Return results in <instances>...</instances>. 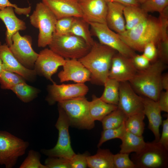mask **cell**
<instances>
[{"instance_id":"cell-42","label":"cell","mask_w":168,"mask_h":168,"mask_svg":"<svg viewBox=\"0 0 168 168\" xmlns=\"http://www.w3.org/2000/svg\"><path fill=\"white\" fill-rule=\"evenodd\" d=\"M8 7H12L14 8V11L18 14L28 15L30 12L31 7L20 8L15 4L12 3L9 0H0V10Z\"/></svg>"},{"instance_id":"cell-8","label":"cell","mask_w":168,"mask_h":168,"mask_svg":"<svg viewBox=\"0 0 168 168\" xmlns=\"http://www.w3.org/2000/svg\"><path fill=\"white\" fill-rule=\"evenodd\" d=\"M28 142L6 131H0V164L12 168L18 158L24 155Z\"/></svg>"},{"instance_id":"cell-4","label":"cell","mask_w":168,"mask_h":168,"mask_svg":"<svg viewBox=\"0 0 168 168\" xmlns=\"http://www.w3.org/2000/svg\"><path fill=\"white\" fill-rule=\"evenodd\" d=\"M48 46L65 59H78L87 54L91 47L82 38L71 33L63 35L54 34Z\"/></svg>"},{"instance_id":"cell-27","label":"cell","mask_w":168,"mask_h":168,"mask_svg":"<svg viewBox=\"0 0 168 168\" xmlns=\"http://www.w3.org/2000/svg\"><path fill=\"white\" fill-rule=\"evenodd\" d=\"M104 89L100 99L105 102L117 105L119 100V82L108 78L104 83Z\"/></svg>"},{"instance_id":"cell-7","label":"cell","mask_w":168,"mask_h":168,"mask_svg":"<svg viewBox=\"0 0 168 168\" xmlns=\"http://www.w3.org/2000/svg\"><path fill=\"white\" fill-rule=\"evenodd\" d=\"M131 157L136 168H165L168 166V150L157 142H146L142 151Z\"/></svg>"},{"instance_id":"cell-40","label":"cell","mask_w":168,"mask_h":168,"mask_svg":"<svg viewBox=\"0 0 168 168\" xmlns=\"http://www.w3.org/2000/svg\"><path fill=\"white\" fill-rule=\"evenodd\" d=\"M142 52V54L150 62L153 63L157 60V49L156 44L153 42H150L146 44Z\"/></svg>"},{"instance_id":"cell-29","label":"cell","mask_w":168,"mask_h":168,"mask_svg":"<svg viewBox=\"0 0 168 168\" xmlns=\"http://www.w3.org/2000/svg\"><path fill=\"white\" fill-rule=\"evenodd\" d=\"M145 116L142 112L128 116L124 123L126 131L138 136H142Z\"/></svg>"},{"instance_id":"cell-47","label":"cell","mask_w":168,"mask_h":168,"mask_svg":"<svg viewBox=\"0 0 168 168\" xmlns=\"http://www.w3.org/2000/svg\"><path fill=\"white\" fill-rule=\"evenodd\" d=\"M4 70L2 63L1 59L0 58V74L3 70Z\"/></svg>"},{"instance_id":"cell-16","label":"cell","mask_w":168,"mask_h":168,"mask_svg":"<svg viewBox=\"0 0 168 168\" xmlns=\"http://www.w3.org/2000/svg\"><path fill=\"white\" fill-rule=\"evenodd\" d=\"M63 70L58 74L61 82L72 81L77 83H84L91 81V74L78 59H66Z\"/></svg>"},{"instance_id":"cell-15","label":"cell","mask_w":168,"mask_h":168,"mask_svg":"<svg viewBox=\"0 0 168 168\" xmlns=\"http://www.w3.org/2000/svg\"><path fill=\"white\" fill-rule=\"evenodd\" d=\"M138 71L133 63L132 58L117 52L112 59L108 77L119 82H129Z\"/></svg>"},{"instance_id":"cell-34","label":"cell","mask_w":168,"mask_h":168,"mask_svg":"<svg viewBox=\"0 0 168 168\" xmlns=\"http://www.w3.org/2000/svg\"><path fill=\"white\" fill-rule=\"evenodd\" d=\"M40 155L38 152L30 150L26 157L20 166V168H47L40 161Z\"/></svg>"},{"instance_id":"cell-26","label":"cell","mask_w":168,"mask_h":168,"mask_svg":"<svg viewBox=\"0 0 168 168\" xmlns=\"http://www.w3.org/2000/svg\"><path fill=\"white\" fill-rule=\"evenodd\" d=\"M123 14L126 30H129L138 25L148 15L140 6H125Z\"/></svg>"},{"instance_id":"cell-36","label":"cell","mask_w":168,"mask_h":168,"mask_svg":"<svg viewBox=\"0 0 168 168\" xmlns=\"http://www.w3.org/2000/svg\"><path fill=\"white\" fill-rule=\"evenodd\" d=\"M75 17H68L57 19L54 34L57 35H63L70 33Z\"/></svg>"},{"instance_id":"cell-22","label":"cell","mask_w":168,"mask_h":168,"mask_svg":"<svg viewBox=\"0 0 168 168\" xmlns=\"http://www.w3.org/2000/svg\"><path fill=\"white\" fill-rule=\"evenodd\" d=\"M108 9L106 24L112 30L120 34L126 30L123 11L125 6L115 2H107Z\"/></svg>"},{"instance_id":"cell-30","label":"cell","mask_w":168,"mask_h":168,"mask_svg":"<svg viewBox=\"0 0 168 168\" xmlns=\"http://www.w3.org/2000/svg\"><path fill=\"white\" fill-rule=\"evenodd\" d=\"M128 117L118 107L106 116L101 121L103 129L119 127L125 123Z\"/></svg>"},{"instance_id":"cell-1","label":"cell","mask_w":168,"mask_h":168,"mask_svg":"<svg viewBox=\"0 0 168 168\" xmlns=\"http://www.w3.org/2000/svg\"><path fill=\"white\" fill-rule=\"evenodd\" d=\"M116 53L111 48L95 42L88 53L78 60L90 72V81L104 85L108 78L112 59Z\"/></svg>"},{"instance_id":"cell-9","label":"cell","mask_w":168,"mask_h":168,"mask_svg":"<svg viewBox=\"0 0 168 168\" xmlns=\"http://www.w3.org/2000/svg\"><path fill=\"white\" fill-rule=\"evenodd\" d=\"M58 117L55 126L58 132L56 144L49 149H42L41 152L50 157H60L70 160L76 154L71 146L68 117L63 109L58 105Z\"/></svg>"},{"instance_id":"cell-38","label":"cell","mask_w":168,"mask_h":168,"mask_svg":"<svg viewBox=\"0 0 168 168\" xmlns=\"http://www.w3.org/2000/svg\"><path fill=\"white\" fill-rule=\"evenodd\" d=\"M44 165L47 168H71L70 160L63 157H49Z\"/></svg>"},{"instance_id":"cell-32","label":"cell","mask_w":168,"mask_h":168,"mask_svg":"<svg viewBox=\"0 0 168 168\" xmlns=\"http://www.w3.org/2000/svg\"><path fill=\"white\" fill-rule=\"evenodd\" d=\"M23 82H25V79L16 73L3 70L0 74V83L2 89L11 90L16 85Z\"/></svg>"},{"instance_id":"cell-20","label":"cell","mask_w":168,"mask_h":168,"mask_svg":"<svg viewBox=\"0 0 168 168\" xmlns=\"http://www.w3.org/2000/svg\"><path fill=\"white\" fill-rule=\"evenodd\" d=\"M143 97V112L148 119V127L154 135L155 140L153 141L158 142L160 137V127L162 122L161 111L157 101Z\"/></svg>"},{"instance_id":"cell-11","label":"cell","mask_w":168,"mask_h":168,"mask_svg":"<svg viewBox=\"0 0 168 168\" xmlns=\"http://www.w3.org/2000/svg\"><path fill=\"white\" fill-rule=\"evenodd\" d=\"M12 43L9 48L14 56L24 66L32 69L39 54L32 48L31 37L21 36L17 31L12 35Z\"/></svg>"},{"instance_id":"cell-46","label":"cell","mask_w":168,"mask_h":168,"mask_svg":"<svg viewBox=\"0 0 168 168\" xmlns=\"http://www.w3.org/2000/svg\"><path fill=\"white\" fill-rule=\"evenodd\" d=\"M161 84L162 89L168 90V73L162 74L161 78Z\"/></svg>"},{"instance_id":"cell-31","label":"cell","mask_w":168,"mask_h":168,"mask_svg":"<svg viewBox=\"0 0 168 168\" xmlns=\"http://www.w3.org/2000/svg\"><path fill=\"white\" fill-rule=\"evenodd\" d=\"M22 102H29L37 96L39 90L25 82L19 83L11 90Z\"/></svg>"},{"instance_id":"cell-37","label":"cell","mask_w":168,"mask_h":168,"mask_svg":"<svg viewBox=\"0 0 168 168\" xmlns=\"http://www.w3.org/2000/svg\"><path fill=\"white\" fill-rule=\"evenodd\" d=\"M129 154L119 152L113 156L115 168H136L133 161L129 157Z\"/></svg>"},{"instance_id":"cell-6","label":"cell","mask_w":168,"mask_h":168,"mask_svg":"<svg viewBox=\"0 0 168 168\" xmlns=\"http://www.w3.org/2000/svg\"><path fill=\"white\" fill-rule=\"evenodd\" d=\"M30 19L31 25L39 30L38 46L44 47L48 45L55 30L57 19L54 15L42 2L36 4Z\"/></svg>"},{"instance_id":"cell-23","label":"cell","mask_w":168,"mask_h":168,"mask_svg":"<svg viewBox=\"0 0 168 168\" xmlns=\"http://www.w3.org/2000/svg\"><path fill=\"white\" fill-rule=\"evenodd\" d=\"M120 139L122 143L119 152L122 153H138L143 149L146 143L142 136H138L127 131Z\"/></svg>"},{"instance_id":"cell-24","label":"cell","mask_w":168,"mask_h":168,"mask_svg":"<svg viewBox=\"0 0 168 168\" xmlns=\"http://www.w3.org/2000/svg\"><path fill=\"white\" fill-rule=\"evenodd\" d=\"M117 108V105L106 103L94 95L91 101L89 102L90 114L94 121L101 122L106 116Z\"/></svg>"},{"instance_id":"cell-17","label":"cell","mask_w":168,"mask_h":168,"mask_svg":"<svg viewBox=\"0 0 168 168\" xmlns=\"http://www.w3.org/2000/svg\"><path fill=\"white\" fill-rule=\"evenodd\" d=\"M0 58L4 70L18 74L28 81H32L36 77L35 70L26 68L19 62L14 56L7 44H0Z\"/></svg>"},{"instance_id":"cell-5","label":"cell","mask_w":168,"mask_h":168,"mask_svg":"<svg viewBox=\"0 0 168 168\" xmlns=\"http://www.w3.org/2000/svg\"><path fill=\"white\" fill-rule=\"evenodd\" d=\"M89 101L85 96L58 102V105L64 110L70 125L81 129H91L95 121L89 110Z\"/></svg>"},{"instance_id":"cell-25","label":"cell","mask_w":168,"mask_h":168,"mask_svg":"<svg viewBox=\"0 0 168 168\" xmlns=\"http://www.w3.org/2000/svg\"><path fill=\"white\" fill-rule=\"evenodd\" d=\"M113 156L109 149L99 148L96 154L87 156L88 167L90 168H115Z\"/></svg>"},{"instance_id":"cell-2","label":"cell","mask_w":168,"mask_h":168,"mask_svg":"<svg viewBox=\"0 0 168 168\" xmlns=\"http://www.w3.org/2000/svg\"><path fill=\"white\" fill-rule=\"evenodd\" d=\"M120 38L134 51L142 52L146 44L153 42L156 46L161 40V26L159 18L148 15L142 22L132 29L118 34Z\"/></svg>"},{"instance_id":"cell-18","label":"cell","mask_w":168,"mask_h":168,"mask_svg":"<svg viewBox=\"0 0 168 168\" xmlns=\"http://www.w3.org/2000/svg\"><path fill=\"white\" fill-rule=\"evenodd\" d=\"M79 3L82 18L88 23L106 24L108 6L105 0H86Z\"/></svg>"},{"instance_id":"cell-12","label":"cell","mask_w":168,"mask_h":168,"mask_svg":"<svg viewBox=\"0 0 168 168\" xmlns=\"http://www.w3.org/2000/svg\"><path fill=\"white\" fill-rule=\"evenodd\" d=\"M46 100L50 105L77 97L85 96L89 88L84 83L58 85L55 82L48 86Z\"/></svg>"},{"instance_id":"cell-28","label":"cell","mask_w":168,"mask_h":168,"mask_svg":"<svg viewBox=\"0 0 168 168\" xmlns=\"http://www.w3.org/2000/svg\"><path fill=\"white\" fill-rule=\"evenodd\" d=\"M89 25L82 18L75 17L70 33L81 38L91 47L95 41L92 37Z\"/></svg>"},{"instance_id":"cell-49","label":"cell","mask_w":168,"mask_h":168,"mask_svg":"<svg viewBox=\"0 0 168 168\" xmlns=\"http://www.w3.org/2000/svg\"><path fill=\"white\" fill-rule=\"evenodd\" d=\"M77 0L79 3H80L82 2H83L86 0Z\"/></svg>"},{"instance_id":"cell-43","label":"cell","mask_w":168,"mask_h":168,"mask_svg":"<svg viewBox=\"0 0 168 168\" xmlns=\"http://www.w3.org/2000/svg\"><path fill=\"white\" fill-rule=\"evenodd\" d=\"M162 129L161 136L157 142L168 150V118L162 121Z\"/></svg>"},{"instance_id":"cell-45","label":"cell","mask_w":168,"mask_h":168,"mask_svg":"<svg viewBox=\"0 0 168 168\" xmlns=\"http://www.w3.org/2000/svg\"><path fill=\"white\" fill-rule=\"evenodd\" d=\"M107 2H117L125 6H139L140 4L137 0H105Z\"/></svg>"},{"instance_id":"cell-33","label":"cell","mask_w":168,"mask_h":168,"mask_svg":"<svg viewBox=\"0 0 168 168\" xmlns=\"http://www.w3.org/2000/svg\"><path fill=\"white\" fill-rule=\"evenodd\" d=\"M124 123L116 128L103 129L101 133L97 147L99 148L104 143L108 140L117 138L121 139L126 131Z\"/></svg>"},{"instance_id":"cell-13","label":"cell","mask_w":168,"mask_h":168,"mask_svg":"<svg viewBox=\"0 0 168 168\" xmlns=\"http://www.w3.org/2000/svg\"><path fill=\"white\" fill-rule=\"evenodd\" d=\"M143 97L133 90L129 82H119L118 107L128 116L143 112Z\"/></svg>"},{"instance_id":"cell-39","label":"cell","mask_w":168,"mask_h":168,"mask_svg":"<svg viewBox=\"0 0 168 168\" xmlns=\"http://www.w3.org/2000/svg\"><path fill=\"white\" fill-rule=\"evenodd\" d=\"M87 153L75 154L70 160L71 168H86L88 167Z\"/></svg>"},{"instance_id":"cell-48","label":"cell","mask_w":168,"mask_h":168,"mask_svg":"<svg viewBox=\"0 0 168 168\" xmlns=\"http://www.w3.org/2000/svg\"><path fill=\"white\" fill-rule=\"evenodd\" d=\"M147 0H137L139 4H142Z\"/></svg>"},{"instance_id":"cell-21","label":"cell","mask_w":168,"mask_h":168,"mask_svg":"<svg viewBox=\"0 0 168 168\" xmlns=\"http://www.w3.org/2000/svg\"><path fill=\"white\" fill-rule=\"evenodd\" d=\"M13 8L12 7H8L0 10V19L7 28L6 40L9 47L12 44V35L17 32L24 30L26 28L25 23L16 16Z\"/></svg>"},{"instance_id":"cell-3","label":"cell","mask_w":168,"mask_h":168,"mask_svg":"<svg viewBox=\"0 0 168 168\" xmlns=\"http://www.w3.org/2000/svg\"><path fill=\"white\" fill-rule=\"evenodd\" d=\"M165 68V63L157 60L147 68L138 71L129 82L139 95L157 101L163 90L161 78Z\"/></svg>"},{"instance_id":"cell-41","label":"cell","mask_w":168,"mask_h":168,"mask_svg":"<svg viewBox=\"0 0 168 168\" xmlns=\"http://www.w3.org/2000/svg\"><path fill=\"white\" fill-rule=\"evenodd\" d=\"M132 59L133 63L138 71L144 70L148 68L150 65V61L142 54H136Z\"/></svg>"},{"instance_id":"cell-14","label":"cell","mask_w":168,"mask_h":168,"mask_svg":"<svg viewBox=\"0 0 168 168\" xmlns=\"http://www.w3.org/2000/svg\"><path fill=\"white\" fill-rule=\"evenodd\" d=\"M66 59L50 49L45 48L41 51L35 63L34 68L37 74H39L52 82V78L58 68L63 66Z\"/></svg>"},{"instance_id":"cell-10","label":"cell","mask_w":168,"mask_h":168,"mask_svg":"<svg viewBox=\"0 0 168 168\" xmlns=\"http://www.w3.org/2000/svg\"><path fill=\"white\" fill-rule=\"evenodd\" d=\"M93 34L100 44L109 47L124 56L133 57L136 54L120 38L118 33L110 29L106 24L89 23Z\"/></svg>"},{"instance_id":"cell-44","label":"cell","mask_w":168,"mask_h":168,"mask_svg":"<svg viewBox=\"0 0 168 168\" xmlns=\"http://www.w3.org/2000/svg\"><path fill=\"white\" fill-rule=\"evenodd\" d=\"M161 111L168 112V90L161 91L157 101Z\"/></svg>"},{"instance_id":"cell-19","label":"cell","mask_w":168,"mask_h":168,"mask_svg":"<svg viewBox=\"0 0 168 168\" xmlns=\"http://www.w3.org/2000/svg\"><path fill=\"white\" fill-rule=\"evenodd\" d=\"M57 19L68 17L82 18L79 3L77 0H42Z\"/></svg>"},{"instance_id":"cell-35","label":"cell","mask_w":168,"mask_h":168,"mask_svg":"<svg viewBox=\"0 0 168 168\" xmlns=\"http://www.w3.org/2000/svg\"><path fill=\"white\" fill-rule=\"evenodd\" d=\"M141 4V8L147 13H160L168 6V0H147Z\"/></svg>"}]
</instances>
